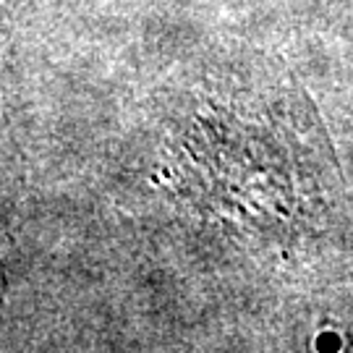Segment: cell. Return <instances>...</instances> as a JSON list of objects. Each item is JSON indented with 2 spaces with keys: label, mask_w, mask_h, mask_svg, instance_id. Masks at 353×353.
I'll return each mask as SVG.
<instances>
[{
  "label": "cell",
  "mask_w": 353,
  "mask_h": 353,
  "mask_svg": "<svg viewBox=\"0 0 353 353\" xmlns=\"http://www.w3.org/2000/svg\"><path fill=\"white\" fill-rule=\"evenodd\" d=\"M176 186L241 228L293 233L327 210L338 168L293 76H214L183 97L170 131Z\"/></svg>",
  "instance_id": "1"
}]
</instances>
